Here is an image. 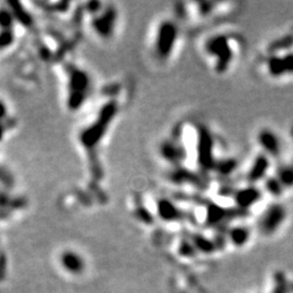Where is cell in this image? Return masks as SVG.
Returning a JSON list of instances; mask_svg holds the SVG:
<instances>
[{"instance_id":"30bf717a","label":"cell","mask_w":293,"mask_h":293,"mask_svg":"<svg viewBox=\"0 0 293 293\" xmlns=\"http://www.w3.org/2000/svg\"><path fill=\"white\" fill-rule=\"evenodd\" d=\"M162 155L164 156L166 160L173 163H178L184 157L182 148L173 142H165L162 147Z\"/></svg>"},{"instance_id":"8fae6325","label":"cell","mask_w":293,"mask_h":293,"mask_svg":"<svg viewBox=\"0 0 293 293\" xmlns=\"http://www.w3.org/2000/svg\"><path fill=\"white\" fill-rule=\"evenodd\" d=\"M276 177L285 189L293 188V163L280 166L277 171Z\"/></svg>"},{"instance_id":"5b68a950","label":"cell","mask_w":293,"mask_h":293,"mask_svg":"<svg viewBox=\"0 0 293 293\" xmlns=\"http://www.w3.org/2000/svg\"><path fill=\"white\" fill-rule=\"evenodd\" d=\"M257 142L270 157H278L281 153V141L277 134L270 128H263L257 134Z\"/></svg>"},{"instance_id":"277c9868","label":"cell","mask_w":293,"mask_h":293,"mask_svg":"<svg viewBox=\"0 0 293 293\" xmlns=\"http://www.w3.org/2000/svg\"><path fill=\"white\" fill-rule=\"evenodd\" d=\"M287 210L279 203H273L268 206L259 219V229L265 234L275 233L286 220Z\"/></svg>"},{"instance_id":"8992f818","label":"cell","mask_w":293,"mask_h":293,"mask_svg":"<svg viewBox=\"0 0 293 293\" xmlns=\"http://www.w3.org/2000/svg\"><path fill=\"white\" fill-rule=\"evenodd\" d=\"M270 156H267L265 153L257 156L248 172L247 180L249 181V184H256L259 180L265 178L268 170H270Z\"/></svg>"},{"instance_id":"2e32d148","label":"cell","mask_w":293,"mask_h":293,"mask_svg":"<svg viewBox=\"0 0 293 293\" xmlns=\"http://www.w3.org/2000/svg\"><path fill=\"white\" fill-rule=\"evenodd\" d=\"M290 135H291V138H292V140H293V126L291 127V131H290Z\"/></svg>"},{"instance_id":"5bb4252c","label":"cell","mask_w":293,"mask_h":293,"mask_svg":"<svg viewBox=\"0 0 293 293\" xmlns=\"http://www.w3.org/2000/svg\"><path fill=\"white\" fill-rule=\"evenodd\" d=\"M224 210L217 205H211L208 210V219L210 223L218 222L223 218Z\"/></svg>"},{"instance_id":"52a82bcc","label":"cell","mask_w":293,"mask_h":293,"mask_svg":"<svg viewBox=\"0 0 293 293\" xmlns=\"http://www.w3.org/2000/svg\"><path fill=\"white\" fill-rule=\"evenodd\" d=\"M262 198V192L254 186H249L246 188L239 189L234 194V202L239 209L248 210L252 205L257 203Z\"/></svg>"},{"instance_id":"3957f363","label":"cell","mask_w":293,"mask_h":293,"mask_svg":"<svg viewBox=\"0 0 293 293\" xmlns=\"http://www.w3.org/2000/svg\"><path fill=\"white\" fill-rule=\"evenodd\" d=\"M198 160L204 170H214L216 161L214 157V141L212 134L204 126L200 127L198 136Z\"/></svg>"},{"instance_id":"7c38bea8","label":"cell","mask_w":293,"mask_h":293,"mask_svg":"<svg viewBox=\"0 0 293 293\" xmlns=\"http://www.w3.org/2000/svg\"><path fill=\"white\" fill-rule=\"evenodd\" d=\"M250 237V233L248 228L242 227V226H238L234 227L230 232V239L236 246H243L246 243Z\"/></svg>"},{"instance_id":"6da1fadb","label":"cell","mask_w":293,"mask_h":293,"mask_svg":"<svg viewBox=\"0 0 293 293\" xmlns=\"http://www.w3.org/2000/svg\"><path fill=\"white\" fill-rule=\"evenodd\" d=\"M206 54L215 59V70L224 73L229 69L234 60V50L229 37L226 35H214L205 42Z\"/></svg>"},{"instance_id":"7a4b0ae2","label":"cell","mask_w":293,"mask_h":293,"mask_svg":"<svg viewBox=\"0 0 293 293\" xmlns=\"http://www.w3.org/2000/svg\"><path fill=\"white\" fill-rule=\"evenodd\" d=\"M177 38H178V27L172 21H164L157 28L156 38V55L166 59L174 50Z\"/></svg>"},{"instance_id":"4fadbf2b","label":"cell","mask_w":293,"mask_h":293,"mask_svg":"<svg viewBox=\"0 0 293 293\" xmlns=\"http://www.w3.org/2000/svg\"><path fill=\"white\" fill-rule=\"evenodd\" d=\"M265 188L273 196H280L285 192V188L276 176L270 177L265 180Z\"/></svg>"},{"instance_id":"ba28073f","label":"cell","mask_w":293,"mask_h":293,"mask_svg":"<svg viewBox=\"0 0 293 293\" xmlns=\"http://www.w3.org/2000/svg\"><path fill=\"white\" fill-rule=\"evenodd\" d=\"M60 261L62 266L65 268V271L71 273H74V275L80 273L85 268L84 259L75 252L65 251L64 253H62Z\"/></svg>"},{"instance_id":"9a60e30c","label":"cell","mask_w":293,"mask_h":293,"mask_svg":"<svg viewBox=\"0 0 293 293\" xmlns=\"http://www.w3.org/2000/svg\"><path fill=\"white\" fill-rule=\"evenodd\" d=\"M234 167H236V163H234L233 160H226L224 162H220L218 165H216L215 169H217L218 172H220L224 175H228Z\"/></svg>"},{"instance_id":"9c48e42d","label":"cell","mask_w":293,"mask_h":293,"mask_svg":"<svg viewBox=\"0 0 293 293\" xmlns=\"http://www.w3.org/2000/svg\"><path fill=\"white\" fill-rule=\"evenodd\" d=\"M157 211L161 218L165 220L178 219L181 215L180 210L169 200H162L157 205Z\"/></svg>"}]
</instances>
